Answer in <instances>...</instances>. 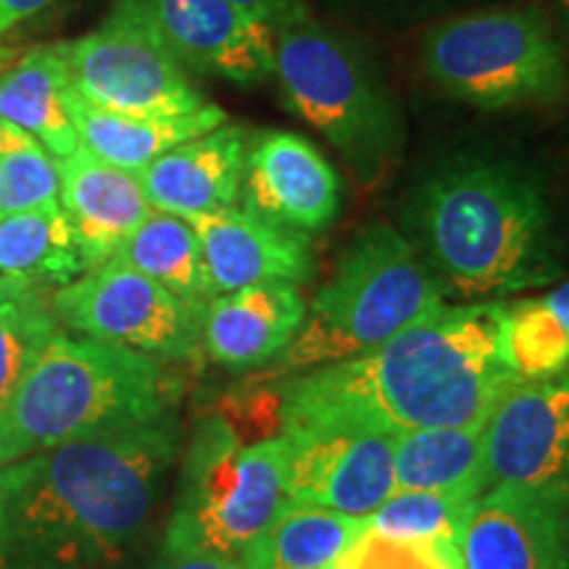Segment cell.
<instances>
[{
    "instance_id": "35",
    "label": "cell",
    "mask_w": 569,
    "mask_h": 569,
    "mask_svg": "<svg viewBox=\"0 0 569 569\" xmlns=\"http://www.w3.org/2000/svg\"><path fill=\"white\" fill-rule=\"evenodd\" d=\"M557 3H559V9H561V13H565L567 24H569V0H557Z\"/></svg>"
},
{
    "instance_id": "2",
    "label": "cell",
    "mask_w": 569,
    "mask_h": 569,
    "mask_svg": "<svg viewBox=\"0 0 569 569\" xmlns=\"http://www.w3.org/2000/svg\"><path fill=\"white\" fill-rule=\"evenodd\" d=\"M180 451L172 415L0 467V569H84L151 515Z\"/></svg>"
},
{
    "instance_id": "27",
    "label": "cell",
    "mask_w": 569,
    "mask_h": 569,
    "mask_svg": "<svg viewBox=\"0 0 569 569\" xmlns=\"http://www.w3.org/2000/svg\"><path fill=\"white\" fill-rule=\"evenodd\" d=\"M56 336L61 325L51 298L32 284L0 277V417Z\"/></svg>"
},
{
    "instance_id": "30",
    "label": "cell",
    "mask_w": 569,
    "mask_h": 569,
    "mask_svg": "<svg viewBox=\"0 0 569 569\" xmlns=\"http://www.w3.org/2000/svg\"><path fill=\"white\" fill-rule=\"evenodd\" d=\"M327 569H461L453 540L390 538L365 530Z\"/></svg>"
},
{
    "instance_id": "11",
    "label": "cell",
    "mask_w": 569,
    "mask_h": 569,
    "mask_svg": "<svg viewBox=\"0 0 569 569\" xmlns=\"http://www.w3.org/2000/svg\"><path fill=\"white\" fill-rule=\"evenodd\" d=\"M288 440L284 493L367 519L396 493V436L353 425L282 427Z\"/></svg>"
},
{
    "instance_id": "32",
    "label": "cell",
    "mask_w": 569,
    "mask_h": 569,
    "mask_svg": "<svg viewBox=\"0 0 569 569\" xmlns=\"http://www.w3.org/2000/svg\"><path fill=\"white\" fill-rule=\"evenodd\" d=\"M232 3L246 9L248 13H253L256 19L267 21L272 30L277 24H282V21L293 19L296 13L306 11L303 0H232Z\"/></svg>"
},
{
    "instance_id": "22",
    "label": "cell",
    "mask_w": 569,
    "mask_h": 569,
    "mask_svg": "<svg viewBox=\"0 0 569 569\" xmlns=\"http://www.w3.org/2000/svg\"><path fill=\"white\" fill-rule=\"evenodd\" d=\"M88 272L61 203L0 217V277L32 288H63Z\"/></svg>"
},
{
    "instance_id": "16",
    "label": "cell",
    "mask_w": 569,
    "mask_h": 569,
    "mask_svg": "<svg viewBox=\"0 0 569 569\" xmlns=\"http://www.w3.org/2000/svg\"><path fill=\"white\" fill-rule=\"evenodd\" d=\"M188 222L201 240L217 296L267 282L301 284L315 269L309 234L269 222L243 206L201 213Z\"/></svg>"
},
{
    "instance_id": "24",
    "label": "cell",
    "mask_w": 569,
    "mask_h": 569,
    "mask_svg": "<svg viewBox=\"0 0 569 569\" xmlns=\"http://www.w3.org/2000/svg\"><path fill=\"white\" fill-rule=\"evenodd\" d=\"M367 530V519L284 501L280 515L246 553V569H327Z\"/></svg>"
},
{
    "instance_id": "3",
    "label": "cell",
    "mask_w": 569,
    "mask_h": 569,
    "mask_svg": "<svg viewBox=\"0 0 569 569\" xmlns=\"http://www.w3.org/2000/svg\"><path fill=\"white\" fill-rule=\"evenodd\" d=\"M415 219L427 264L446 293L467 303L501 301L559 277L549 203L515 163H448L419 188Z\"/></svg>"
},
{
    "instance_id": "26",
    "label": "cell",
    "mask_w": 569,
    "mask_h": 569,
    "mask_svg": "<svg viewBox=\"0 0 569 569\" xmlns=\"http://www.w3.org/2000/svg\"><path fill=\"white\" fill-rule=\"evenodd\" d=\"M113 259L151 277L169 293L198 309L217 296L193 224L174 213L153 209Z\"/></svg>"
},
{
    "instance_id": "12",
    "label": "cell",
    "mask_w": 569,
    "mask_h": 569,
    "mask_svg": "<svg viewBox=\"0 0 569 569\" xmlns=\"http://www.w3.org/2000/svg\"><path fill=\"white\" fill-rule=\"evenodd\" d=\"M517 488L569 501V369L525 380L486 419V490Z\"/></svg>"
},
{
    "instance_id": "4",
    "label": "cell",
    "mask_w": 569,
    "mask_h": 569,
    "mask_svg": "<svg viewBox=\"0 0 569 569\" xmlns=\"http://www.w3.org/2000/svg\"><path fill=\"white\" fill-rule=\"evenodd\" d=\"M174 386L153 356L56 336L0 417V467L169 415Z\"/></svg>"
},
{
    "instance_id": "25",
    "label": "cell",
    "mask_w": 569,
    "mask_h": 569,
    "mask_svg": "<svg viewBox=\"0 0 569 569\" xmlns=\"http://www.w3.org/2000/svg\"><path fill=\"white\" fill-rule=\"evenodd\" d=\"M498 346L519 382L569 369V282L532 298H503Z\"/></svg>"
},
{
    "instance_id": "10",
    "label": "cell",
    "mask_w": 569,
    "mask_h": 569,
    "mask_svg": "<svg viewBox=\"0 0 569 569\" xmlns=\"http://www.w3.org/2000/svg\"><path fill=\"white\" fill-rule=\"evenodd\" d=\"M59 325L101 343L161 359H193L201 348V311L119 259L56 288Z\"/></svg>"
},
{
    "instance_id": "8",
    "label": "cell",
    "mask_w": 569,
    "mask_h": 569,
    "mask_svg": "<svg viewBox=\"0 0 569 569\" xmlns=\"http://www.w3.org/2000/svg\"><path fill=\"white\" fill-rule=\"evenodd\" d=\"M430 80L475 109L553 103L567 90L559 42L538 11L496 9L443 21L427 32Z\"/></svg>"
},
{
    "instance_id": "15",
    "label": "cell",
    "mask_w": 569,
    "mask_h": 569,
    "mask_svg": "<svg viewBox=\"0 0 569 569\" xmlns=\"http://www.w3.org/2000/svg\"><path fill=\"white\" fill-rule=\"evenodd\" d=\"M240 203L288 230L322 232L340 211V177L311 140L261 132L248 146Z\"/></svg>"
},
{
    "instance_id": "9",
    "label": "cell",
    "mask_w": 569,
    "mask_h": 569,
    "mask_svg": "<svg viewBox=\"0 0 569 569\" xmlns=\"http://www.w3.org/2000/svg\"><path fill=\"white\" fill-rule=\"evenodd\" d=\"M69 80L84 101L127 117H184L209 106L163 46L138 0H117L96 30L67 42Z\"/></svg>"
},
{
    "instance_id": "1",
    "label": "cell",
    "mask_w": 569,
    "mask_h": 569,
    "mask_svg": "<svg viewBox=\"0 0 569 569\" xmlns=\"http://www.w3.org/2000/svg\"><path fill=\"white\" fill-rule=\"evenodd\" d=\"M501 301L443 303L375 351L293 377L280 390L282 427L353 425L398 436L486 425L519 382L498 346Z\"/></svg>"
},
{
    "instance_id": "34",
    "label": "cell",
    "mask_w": 569,
    "mask_h": 569,
    "mask_svg": "<svg viewBox=\"0 0 569 569\" xmlns=\"http://www.w3.org/2000/svg\"><path fill=\"white\" fill-rule=\"evenodd\" d=\"M17 56V51H11V48H3L0 46V71H6L11 67V59Z\"/></svg>"
},
{
    "instance_id": "19",
    "label": "cell",
    "mask_w": 569,
    "mask_h": 569,
    "mask_svg": "<svg viewBox=\"0 0 569 569\" xmlns=\"http://www.w3.org/2000/svg\"><path fill=\"white\" fill-rule=\"evenodd\" d=\"M303 317L298 284L267 282L219 293L201 311V348L224 369L269 365L288 351Z\"/></svg>"
},
{
    "instance_id": "20",
    "label": "cell",
    "mask_w": 569,
    "mask_h": 569,
    "mask_svg": "<svg viewBox=\"0 0 569 569\" xmlns=\"http://www.w3.org/2000/svg\"><path fill=\"white\" fill-rule=\"evenodd\" d=\"M67 106L80 146L134 174L182 142L230 122V117L213 103L184 117H127L92 106L74 88L67 92Z\"/></svg>"
},
{
    "instance_id": "28",
    "label": "cell",
    "mask_w": 569,
    "mask_h": 569,
    "mask_svg": "<svg viewBox=\"0 0 569 569\" xmlns=\"http://www.w3.org/2000/svg\"><path fill=\"white\" fill-rule=\"evenodd\" d=\"M59 161L30 132L0 119V217L59 203Z\"/></svg>"
},
{
    "instance_id": "7",
    "label": "cell",
    "mask_w": 569,
    "mask_h": 569,
    "mask_svg": "<svg viewBox=\"0 0 569 569\" xmlns=\"http://www.w3.org/2000/svg\"><path fill=\"white\" fill-rule=\"evenodd\" d=\"M288 440L243 443L222 419H206L182 465L163 546L243 561L288 501Z\"/></svg>"
},
{
    "instance_id": "17",
    "label": "cell",
    "mask_w": 569,
    "mask_h": 569,
    "mask_svg": "<svg viewBox=\"0 0 569 569\" xmlns=\"http://www.w3.org/2000/svg\"><path fill=\"white\" fill-rule=\"evenodd\" d=\"M59 161V203L67 213L88 269L122 251L130 234L153 211L140 177L98 159L88 148Z\"/></svg>"
},
{
    "instance_id": "33",
    "label": "cell",
    "mask_w": 569,
    "mask_h": 569,
    "mask_svg": "<svg viewBox=\"0 0 569 569\" xmlns=\"http://www.w3.org/2000/svg\"><path fill=\"white\" fill-rule=\"evenodd\" d=\"M53 3L56 0H0V40L11 34V30H17L21 21L32 19L34 13Z\"/></svg>"
},
{
    "instance_id": "5",
    "label": "cell",
    "mask_w": 569,
    "mask_h": 569,
    "mask_svg": "<svg viewBox=\"0 0 569 569\" xmlns=\"http://www.w3.org/2000/svg\"><path fill=\"white\" fill-rule=\"evenodd\" d=\"M443 303V284L415 243L386 222L369 224L306 306L301 330L277 359L274 375H301L365 356Z\"/></svg>"
},
{
    "instance_id": "18",
    "label": "cell",
    "mask_w": 569,
    "mask_h": 569,
    "mask_svg": "<svg viewBox=\"0 0 569 569\" xmlns=\"http://www.w3.org/2000/svg\"><path fill=\"white\" fill-rule=\"evenodd\" d=\"M251 132L224 122L217 130L172 148L138 172L156 211L193 219L240 201Z\"/></svg>"
},
{
    "instance_id": "13",
    "label": "cell",
    "mask_w": 569,
    "mask_h": 569,
    "mask_svg": "<svg viewBox=\"0 0 569 569\" xmlns=\"http://www.w3.org/2000/svg\"><path fill=\"white\" fill-rule=\"evenodd\" d=\"M188 71L253 88L274 77V30L232 0H138Z\"/></svg>"
},
{
    "instance_id": "14",
    "label": "cell",
    "mask_w": 569,
    "mask_h": 569,
    "mask_svg": "<svg viewBox=\"0 0 569 569\" xmlns=\"http://www.w3.org/2000/svg\"><path fill=\"white\" fill-rule=\"evenodd\" d=\"M457 551L461 569H569V501L517 488L482 490Z\"/></svg>"
},
{
    "instance_id": "29",
    "label": "cell",
    "mask_w": 569,
    "mask_h": 569,
    "mask_svg": "<svg viewBox=\"0 0 569 569\" xmlns=\"http://www.w3.org/2000/svg\"><path fill=\"white\" fill-rule=\"evenodd\" d=\"M475 493H446V490H396L375 515L367 528L390 538L453 540L457 543Z\"/></svg>"
},
{
    "instance_id": "21",
    "label": "cell",
    "mask_w": 569,
    "mask_h": 569,
    "mask_svg": "<svg viewBox=\"0 0 569 569\" xmlns=\"http://www.w3.org/2000/svg\"><path fill=\"white\" fill-rule=\"evenodd\" d=\"M69 88L67 42L34 48L0 71V119L30 132L53 159H63L80 148L67 106Z\"/></svg>"
},
{
    "instance_id": "23",
    "label": "cell",
    "mask_w": 569,
    "mask_h": 569,
    "mask_svg": "<svg viewBox=\"0 0 569 569\" xmlns=\"http://www.w3.org/2000/svg\"><path fill=\"white\" fill-rule=\"evenodd\" d=\"M396 490H486V425L438 427L396 436Z\"/></svg>"
},
{
    "instance_id": "31",
    "label": "cell",
    "mask_w": 569,
    "mask_h": 569,
    "mask_svg": "<svg viewBox=\"0 0 569 569\" xmlns=\"http://www.w3.org/2000/svg\"><path fill=\"white\" fill-rule=\"evenodd\" d=\"M153 569H246L238 561L213 557V553L196 549H169L163 546L161 561Z\"/></svg>"
},
{
    "instance_id": "6",
    "label": "cell",
    "mask_w": 569,
    "mask_h": 569,
    "mask_svg": "<svg viewBox=\"0 0 569 569\" xmlns=\"http://www.w3.org/2000/svg\"><path fill=\"white\" fill-rule=\"evenodd\" d=\"M274 80L284 106L336 146L361 182L390 167L401 142L396 109L375 71L309 11L274 27Z\"/></svg>"
}]
</instances>
